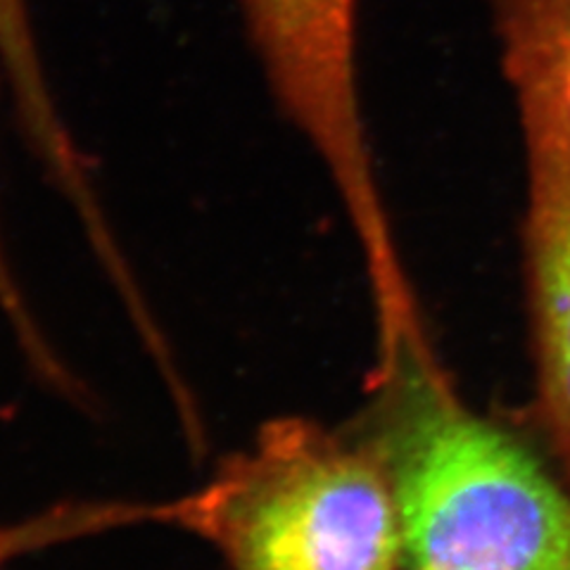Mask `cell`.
Segmentation results:
<instances>
[{
    "instance_id": "cell-4",
    "label": "cell",
    "mask_w": 570,
    "mask_h": 570,
    "mask_svg": "<svg viewBox=\"0 0 570 570\" xmlns=\"http://www.w3.org/2000/svg\"><path fill=\"white\" fill-rule=\"evenodd\" d=\"M509 86L525 142L540 387L549 425L570 466V112L547 81Z\"/></svg>"
},
{
    "instance_id": "cell-5",
    "label": "cell",
    "mask_w": 570,
    "mask_h": 570,
    "mask_svg": "<svg viewBox=\"0 0 570 570\" xmlns=\"http://www.w3.org/2000/svg\"><path fill=\"white\" fill-rule=\"evenodd\" d=\"M0 69L24 138L71 200L91 198L83 157L69 136L36 39L29 0H0Z\"/></svg>"
},
{
    "instance_id": "cell-1",
    "label": "cell",
    "mask_w": 570,
    "mask_h": 570,
    "mask_svg": "<svg viewBox=\"0 0 570 570\" xmlns=\"http://www.w3.org/2000/svg\"><path fill=\"white\" fill-rule=\"evenodd\" d=\"M153 523L200 534L234 570H395L402 551L390 469L299 419L266 425L203 490L155 504Z\"/></svg>"
},
{
    "instance_id": "cell-3",
    "label": "cell",
    "mask_w": 570,
    "mask_h": 570,
    "mask_svg": "<svg viewBox=\"0 0 570 570\" xmlns=\"http://www.w3.org/2000/svg\"><path fill=\"white\" fill-rule=\"evenodd\" d=\"M278 110L309 140L368 255L390 249L360 71V0H238Z\"/></svg>"
},
{
    "instance_id": "cell-6",
    "label": "cell",
    "mask_w": 570,
    "mask_h": 570,
    "mask_svg": "<svg viewBox=\"0 0 570 570\" xmlns=\"http://www.w3.org/2000/svg\"><path fill=\"white\" fill-rule=\"evenodd\" d=\"M509 83L547 81L570 112V0H485Z\"/></svg>"
},
{
    "instance_id": "cell-2",
    "label": "cell",
    "mask_w": 570,
    "mask_h": 570,
    "mask_svg": "<svg viewBox=\"0 0 570 570\" xmlns=\"http://www.w3.org/2000/svg\"><path fill=\"white\" fill-rule=\"evenodd\" d=\"M390 473L414 568L570 570V497L448 392L421 409Z\"/></svg>"
},
{
    "instance_id": "cell-8",
    "label": "cell",
    "mask_w": 570,
    "mask_h": 570,
    "mask_svg": "<svg viewBox=\"0 0 570 570\" xmlns=\"http://www.w3.org/2000/svg\"><path fill=\"white\" fill-rule=\"evenodd\" d=\"M0 307H3V312L8 314L17 335H20V343L27 350V354L31 356V362L39 366V371L46 373L48 379L65 383L62 368L56 362V356L50 354L48 345L43 343V337H41L39 328H36L33 318L24 305V297H22L20 288H17V281L12 278L10 264L3 253V243H0Z\"/></svg>"
},
{
    "instance_id": "cell-9",
    "label": "cell",
    "mask_w": 570,
    "mask_h": 570,
    "mask_svg": "<svg viewBox=\"0 0 570 570\" xmlns=\"http://www.w3.org/2000/svg\"><path fill=\"white\" fill-rule=\"evenodd\" d=\"M414 570H421V568H414Z\"/></svg>"
},
{
    "instance_id": "cell-7",
    "label": "cell",
    "mask_w": 570,
    "mask_h": 570,
    "mask_svg": "<svg viewBox=\"0 0 570 570\" xmlns=\"http://www.w3.org/2000/svg\"><path fill=\"white\" fill-rule=\"evenodd\" d=\"M148 521V504L124 502H79L60 504L20 523L0 525V570L17 557L31 554L52 544L86 538L102 530H115Z\"/></svg>"
}]
</instances>
